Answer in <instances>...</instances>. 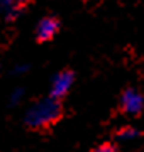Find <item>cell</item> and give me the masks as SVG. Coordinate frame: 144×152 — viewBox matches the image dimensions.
<instances>
[{
    "label": "cell",
    "mask_w": 144,
    "mask_h": 152,
    "mask_svg": "<svg viewBox=\"0 0 144 152\" xmlns=\"http://www.w3.org/2000/svg\"><path fill=\"white\" fill-rule=\"evenodd\" d=\"M63 118V103L61 98H48L44 102H39L29 110L26 124L31 130L36 132H49L51 127L56 125Z\"/></svg>",
    "instance_id": "1"
},
{
    "label": "cell",
    "mask_w": 144,
    "mask_h": 152,
    "mask_svg": "<svg viewBox=\"0 0 144 152\" xmlns=\"http://www.w3.org/2000/svg\"><path fill=\"white\" fill-rule=\"evenodd\" d=\"M58 31H60V20L54 17H44L36 29V41L48 42L58 34Z\"/></svg>",
    "instance_id": "2"
},
{
    "label": "cell",
    "mask_w": 144,
    "mask_h": 152,
    "mask_svg": "<svg viewBox=\"0 0 144 152\" xmlns=\"http://www.w3.org/2000/svg\"><path fill=\"white\" fill-rule=\"evenodd\" d=\"M122 110L126 113H134L139 115V112L143 110V98L141 95H137L136 91H126L124 98H122Z\"/></svg>",
    "instance_id": "3"
},
{
    "label": "cell",
    "mask_w": 144,
    "mask_h": 152,
    "mask_svg": "<svg viewBox=\"0 0 144 152\" xmlns=\"http://www.w3.org/2000/svg\"><path fill=\"white\" fill-rule=\"evenodd\" d=\"M71 83H73V73L70 69H65L63 73H60V76L54 80V86H53L51 96L53 98H61L68 91V88H70Z\"/></svg>",
    "instance_id": "4"
},
{
    "label": "cell",
    "mask_w": 144,
    "mask_h": 152,
    "mask_svg": "<svg viewBox=\"0 0 144 152\" xmlns=\"http://www.w3.org/2000/svg\"><path fill=\"white\" fill-rule=\"evenodd\" d=\"M93 152H120V149L117 145H114V144H110V142H105V144H102L100 147H97Z\"/></svg>",
    "instance_id": "5"
},
{
    "label": "cell",
    "mask_w": 144,
    "mask_h": 152,
    "mask_svg": "<svg viewBox=\"0 0 144 152\" xmlns=\"http://www.w3.org/2000/svg\"><path fill=\"white\" fill-rule=\"evenodd\" d=\"M9 2H10V5L14 7V9H17V10L27 7L29 4H32V0H9Z\"/></svg>",
    "instance_id": "6"
}]
</instances>
